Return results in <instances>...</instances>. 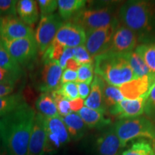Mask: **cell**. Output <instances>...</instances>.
Segmentation results:
<instances>
[{"mask_svg":"<svg viewBox=\"0 0 155 155\" xmlns=\"http://www.w3.org/2000/svg\"><path fill=\"white\" fill-rule=\"evenodd\" d=\"M86 37V32L83 28L71 22H66L58 31L54 40L64 48H75L84 45Z\"/></svg>","mask_w":155,"mask_h":155,"instance_id":"obj_13","label":"cell"},{"mask_svg":"<svg viewBox=\"0 0 155 155\" xmlns=\"http://www.w3.org/2000/svg\"><path fill=\"white\" fill-rule=\"evenodd\" d=\"M45 140V118L36 113L29 141L28 155H44Z\"/></svg>","mask_w":155,"mask_h":155,"instance_id":"obj_16","label":"cell"},{"mask_svg":"<svg viewBox=\"0 0 155 155\" xmlns=\"http://www.w3.org/2000/svg\"><path fill=\"white\" fill-rule=\"evenodd\" d=\"M63 70L58 62L43 63L38 74L39 78H36L35 84L38 90L50 94L58 89L61 86Z\"/></svg>","mask_w":155,"mask_h":155,"instance_id":"obj_11","label":"cell"},{"mask_svg":"<svg viewBox=\"0 0 155 155\" xmlns=\"http://www.w3.org/2000/svg\"><path fill=\"white\" fill-rule=\"evenodd\" d=\"M105 113L83 106L77 114L81 116L87 127L91 129H102L108 127L111 123V119L106 116Z\"/></svg>","mask_w":155,"mask_h":155,"instance_id":"obj_18","label":"cell"},{"mask_svg":"<svg viewBox=\"0 0 155 155\" xmlns=\"http://www.w3.org/2000/svg\"><path fill=\"white\" fill-rule=\"evenodd\" d=\"M26 101L20 93L0 97V119L11 113Z\"/></svg>","mask_w":155,"mask_h":155,"instance_id":"obj_26","label":"cell"},{"mask_svg":"<svg viewBox=\"0 0 155 155\" xmlns=\"http://www.w3.org/2000/svg\"><path fill=\"white\" fill-rule=\"evenodd\" d=\"M153 141H154V146L155 145V137H154V140H153Z\"/></svg>","mask_w":155,"mask_h":155,"instance_id":"obj_47","label":"cell"},{"mask_svg":"<svg viewBox=\"0 0 155 155\" xmlns=\"http://www.w3.org/2000/svg\"><path fill=\"white\" fill-rule=\"evenodd\" d=\"M138 42V37L132 30L119 24L114 31L108 51L119 54L129 53L137 48Z\"/></svg>","mask_w":155,"mask_h":155,"instance_id":"obj_12","label":"cell"},{"mask_svg":"<svg viewBox=\"0 0 155 155\" xmlns=\"http://www.w3.org/2000/svg\"><path fill=\"white\" fill-rule=\"evenodd\" d=\"M21 78L0 67V84L16 85Z\"/></svg>","mask_w":155,"mask_h":155,"instance_id":"obj_38","label":"cell"},{"mask_svg":"<svg viewBox=\"0 0 155 155\" xmlns=\"http://www.w3.org/2000/svg\"><path fill=\"white\" fill-rule=\"evenodd\" d=\"M61 118L66 127L71 139L77 141L83 138L86 132L87 127L78 114L71 113L69 115Z\"/></svg>","mask_w":155,"mask_h":155,"instance_id":"obj_21","label":"cell"},{"mask_svg":"<svg viewBox=\"0 0 155 155\" xmlns=\"http://www.w3.org/2000/svg\"><path fill=\"white\" fill-rule=\"evenodd\" d=\"M76 84L78 91L79 98H81L83 100L86 99L91 91L90 85L86 83H78Z\"/></svg>","mask_w":155,"mask_h":155,"instance_id":"obj_41","label":"cell"},{"mask_svg":"<svg viewBox=\"0 0 155 155\" xmlns=\"http://www.w3.org/2000/svg\"><path fill=\"white\" fill-rule=\"evenodd\" d=\"M68 22L78 25L86 32L107 26L119 25L118 12L111 7L83 8Z\"/></svg>","mask_w":155,"mask_h":155,"instance_id":"obj_4","label":"cell"},{"mask_svg":"<svg viewBox=\"0 0 155 155\" xmlns=\"http://www.w3.org/2000/svg\"><path fill=\"white\" fill-rule=\"evenodd\" d=\"M73 55H74V48H65L63 55H61V58L58 62L60 66L63 69L66 68V63L71 58H73Z\"/></svg>","mask_w":155,"mask_h":155,"instance_id":"obj_39","label":"cell"},{"mask_svg":"<svg viewBox=\"0 0 155 155\" xmlns=\"http://www.w3.org/2000/svg\"><path fill=\"white\" fill-rule=\"evenodd\" d=\"M121 148V142L114 127L98 134L94 142V150L98 155H118Z\"/></svg>","mask_w":155,"mask_h":155,"instance_id":"obj_17","label":"cell"},{"mask_svg":"<svg viewBox=\"0 0 155 155\" xmlns=\"http://www.w3.org/2000/svg\"><path fill=\"white\" fill-rule=\"evenodd\" d=\"M63 25V19L57 14L41 17L35 33V38L40 55H42L52 43L58 31Z\"/></svg>","mask_w":155,"mask_h":155,"instance_id":"obj_8","label":"cell"},{"mask_svg":"<svg viewBox=\"0 0 155 155\" xmlns=\"http://www.w3.org/2000/svg\"><path fill=\"white\" fill-rule=\"evenodd\" d=\"M145 115L153 123L155 122V83L150 89L144 106Z\"/></svg>","mask_w":155,"mask_h":155,"instance_id":"obj_34","label":"cell"},{"mask_svg":"<svg viewBox=\"0 0 155 155\" xmlns=\"http://www.w3.org/2000/svg\"><path fill=\"white\" fill-rule=\"evenodd\" d=\"M118 18L141 41H148L155 33V5L150 2H127L118 10Z\"/></svg>","mask_w":155,"mask_h":155,"instance_id":"obj_2","label":"cell"},{"mask_svg":"<svg viewBox=\"0 0 155 155\" xmlns=\"http://www.w3.org/2000/svg\"><path fill=\"white\" fill-rule=\"evenodd\" d=\"M78 74L76 71H71L70 69H65L63 72L61 79V84L71 82H76Z\"/></svg>","mask_w":155,"mask_h":155,"instance_id":"obj_40","label":"cell"},{"mask_svg":"<svg viewBox=\"0 0 155 155\" xmlns=\"http://www.w3.org/2000/svg\"><path fill=\"white\" fill-rule=\"evenodd\" d=\"M154 155H155V145L154 146Z\"/></svg>","mask_w":155,"mask_h":155,"instance_id":"obj_48","label":"cell"},{"mask_svg":"<svg viewBox=\"0 0 155 155\" xmlns=\"http://www.w3.org/2000/svg\"><path fill=\"white\" fill-rule=\"evenodd\" d=\"M119 139L121 147H124L129 141L137 138L154 140L155 125L148 118L143 116L124 119L118 121L114 127Z\"/></svg>","mask_w":155,"mask_h":155,"instance_id":"obj_5","label":"cell"},{"mask_svg":"<svg viewBox=\"0 0 155 155\" xmlns=\"http://www.w3.org/2000/svg\"><path fill=\"white\" fill-rule=\"evenodd\" d=\"M102 82L101 78L95 75L90 94L88 98L84 101V106L91 109L106 112V108L103 97Z\"/></svg>","mask_w":155,"mask_h":155,"instance_id":"obj_19","label":"cell"},{"mask_svg":"<svg viewBox=\"0 0 155 155\" xmlns=\"http://www.w3.org/2000/svg\"><path fill=\"white\" fill-rule=\"evenodd\" d=\"M15 85L0 84V97L9 96L15 91Z\"/></svg>","mask_w":155,"mask_h":155,"instance_id":"obj_43","label":"cell"},{"mask_svg":"<svg viewBox=\"0 0 155 155\" xmlns=\"http://www.w3.org/2000/svg\"><path fill=\"white\" fill-rule=\"evenodd\" d=\"M35 36L31 27L17 15L0 17V39L3 42H11L19 39Z\"/></svg>","mask_w":155,"mask_h":155,"instance_id":"obj_10","label":"cell"},{"mask_svg":"<svg viewBox=\"0 0 155 155\" xmlns=\"http://www.w3.org/2000/svg\"><path fill=\"white\" fill-rule=\"evenodd\" d=\"M3 43L9 55L20 66L28 68L34 65L39 53L35 36Z\"/></svg>","mask_w":155,"mask_h":155,"instance_id":"obj_6","label":"cell"},{"mask_svg":"<svg viewBox=\"0 0 155 155\" xmlns=\"http://www.w3.org/2000/svg\"><path fill=\"white\" fill-rule=\"evenodd\" d=\"M85 0H58V7L59 16L63 21H69L86 5Z\"/></svg>","mask_w":155,"mask_h":155,"instance_id":"obj_22","label":"cell"},{"mask_svg":"<svg viewBox=\"0 0 155 155\" xmlns=\"http://www.w3.org/2000/svg\"><path fill=\"white\" fill-rule=\"evenodd\" d=\"M57 91L64 98H66L68 101H73L75 98H79L77 84L75 82L61 84V86H60L58 89H57Z\"/></svg>","mask_w":155,"mask_h":155,"instance_id":"obj_33","label":"cell"},{"mask_svg":"<svg viewBox=\"0 0 155 155\" xmlns=\"http://www.w3.org/2000/svg\"><path fill=\"white\" fill-rule=\"evenodd\" d=\"M45 129L46 140L44 155H51L56 153L71 140L61 116L45 118Z\"/></svg>","mask_w":155,"mask_h":155,"instance_id":"obj_7","label":"cell"},{"mask_svg":"<svg viewBox=\"0 0 155 155\" xmlns=\"http://www.w3.org/2000/svg\"><path fill=\"white\" fill-rule=\"evenodd\" d=\"M147 98V96H143L135 100H123L108 108L109 113L119 120L140 116L144 112Z\"/></svg>","mask_w":155,"mask_h":155,"instance_id":"obj_15","label":"cell"},{"mask_svg":"<svg viewBox=\"0 0 155 155\" xmlns=\"http://www.w3.org/2000/svg\"><path fill=\"white\" fill-rule=\"evenodd\" d=\"M103 97L106 108H110L118 103L124 100L121 91L117 86L108 84L103 79Z\"/></svg>","mask_w":155,"mask_h":155,"instance_id":"obj_28","label":"cell"},{"mask_svg":"<svg viewBox=\"0 0 155 155\" xmlns=\"http://www.w3.org/2000/svg\"><path fill=\"white\" fill-rule=\"evenodd\" d=\"M123 55L127 61L129 63L137 78L151 74L150 69L148 68L146 63L143 61L142 58L139 55V54L136 53L135 50L124 53Z\"/></svg>","mask_w":155,"mask_h":155,"instance_id":"obj_27","label":"cell"},{"mask_svg":"<svg viewBox=\"0 0 155 155\" xmlns=\"http://www.w3.org/2000/svg\"><path fill=\"white\" fill-rule=\"evenodd\" d=\"M35 107L38 113L45 118H53L60 116L55 103L50 93H42L35 102Z\"/></svg>","mask_w":155,"mask_h":155,"instance_id":"obj_23","label":"cell"},{"mask_svg":"<svg viewBox=\"0 0 155 155\" xmlns=\"http://www.w3.org/2000/svg\"><path fill=\"white\" fill-rule=\"evenodd\" d=\"M94 73L112 86H119L136 79L123 54L108 51L94 58Z\"/></svg>","mask_w":155,"mask_h":155,"instance_id":"obj_3","label":"cell"},{"mask_svg":"<svg viewBox=\"0 0 155 155\" xmlns=\"http://www.w3.org/2000/svg\"><path fill=\"white\" fill-rule=\"evenodd\" d=\"M94 63L81 65L77 71L78 78L76 83H86L91 85L94 80Z\"/></svg>","mask_w":155,"mask_h":155,"instance_id":"obj_32","label":"cell"},{"mask_svg":"<svg viewBox=\"0 0 155 155\" xmlns=\"http://www.w3.org/2000/svg\"><path fill=\"white\" fill-rule=\"evenodd\" d=\"M1 141H2V139H1V137H0V146H1V144H2V143H1Z\"/></svg>","mask_w":155,"mask_h":155,"instance_id":"obj_46","label":"cell"},{"mask_svg":"<svg viewBox=\"0 0 155 155\" xmlns=\"http://www.w3.org/2000/svg\"><path fill=\"white\" fill-rule=\"evenodd\" d=\"M0 67L20 77L21 78H22L24 73L22 67L9 55L1 39H0Z\"/></svg>","mask_w":155,"mask_h":155,"instance_id":"obj_24","label":"cell"},{"mask_svg":"<svg viewBox=\"0 0 155 155\" xmlns=\"http://www.w3.org/2000/svg\"><path fill=\"white\" fill-rule=\"evenodd\" d=\"M73 58L80 65H84V64L94 63V58L87 51L85 45H81L74 48Z\"/></svg>","mask_w":155,"mask_h":155,"instance_id":"obj_35","label":"cell"},{"mask_svg":"<svg viewBox=\"0 0 155 155\" xmlns=\"http://www.w3.org/2000/svg\"><path fill=\"white\" fill-rule=\"evenodd\" d=\"M135 51L146 63L151 74L155 77V42L139 45Z\"/></svg>","mask_w":155,"mask_h":155,"instance_id":"obj_25","label":"cell"},{"mask_svg":"<svg viewBox=\"0 0 155 155\" xmlns=\"http://www.w3.org/2000/svg\"><path fill=\"white\" fill-rule=\"evenodd\" d=\"M80 66L81 65L75 61L74 58H71V59L68 60L66 63V69H70L71 71H76V72Z\"/></svg>","mask_w":155,"mask_h":155,"instance_id":"obj_44","label":"cell"},{"mask_svg":"<svg viewBox=\"0 0 155 155\" xmlns=\"http://www.w3.org/2000/svg\"><path fill=\"white\" fill-rule=\"evenodd\" d=\"M65 48L54 40L42 55V63L58 62L63 55Z\"/></svg>","mask_w":155,"mask_h":155,"instance_id":"obj_30","label":"cell"},{"mask_svg":"<svg viewBox=\"0 0 155 155\" xmlns=\"http://www.w3.org/2000/svg\"><path fill=\"white\" fill-rule=\"evenodd\" d=\"M116 26H107L86 32L85 47L93 58L109 50Z\"/></svg>","mask_w":155,"mask_h":155,"instance_id":"obj_9","label":"cell"},{"mask_svg":"<svg viewBox=\"0 0 155 155\" xmlns=\"http://www.w3.org/2000/svg\"><path fill=\"white\" fill-rule=\"evenodd\" d=\"M50 94L55 103L58 114L61 117H64L72 113L70 107L69 101L64 98L57 90L50 93Z\"/></svg>","mask_w":155,"mask_h":155,"instance_id":"obj_31","label":"cell"},{"mask_svg":"<svg viewBox=\"0 0 155 155\" xmlns=\"http://www.w3.org/2000/svg\"><path fill=\"white\" fill-rule=\"evenodd\" d=\"M154 83L155 77L150 74L134 79L117 87L124 98L128 100H135L148 96L150 89Z\"/></svg>","mask_w":155,"mask_h":155,"instance_id":"obj_14","label":"cell"},{"mask_svg":"<svg viewBox=\"0 0 155 155\" xmlns=\"http://www.w3.org/2000/svg\"><path fill=\"white\" fill-rule=\"evenodd\" d=\"M17 12L19 19L28 26H32L39 19V9L37 1L20 0L17 2Z\"/></svg>","mask_w":155,"mask_h":155,"instance_id":"obj_20","label":"cell"},{"mask_svg":"<svg viewBox=\"0 0 155 155\" xmlns=\"http://www.w3.org/2000/svg\"><path fill=\"white\" fill-rule=\"evenodd\" d=\"M0 155H11L3 144L0 146Z\"/></svg>","mask_w":155,"mask_h":155,"instance_id":"obj_45","label":"cell"},{"mask_svg":"<svg viewBox=\"0 0 155 155\" xmlns=\"http://www.w3.org/2000/svg\"><path fill=\"white\" fill-rule=\"evenodd\" d=\"M17 1L0 0V17L17 15Z\"/></svg>","mask_w":155,"mask_h":155,"instance_id":"obj_36","label":"cell"},{"mask_svg":"<svg viewBox=\"0 0 155 155\" xmlns=\"http://www.w3.org/2000/svg\"><path fill=\"white\" fill-rule=\"evenodd\" d=\"M37 2L40 7L41 17L52 15L58 8L56 0H38Z\"/></svg>","mask_w":155,"mask_h":155,"instance_id":"obj_37","label":"cell"},{"mask_svg":"<svg viewBox=\"0 0 155 155\" xmlns=\"http://www.w3.org/2000/svg\"><path fill=\"white\" fill-rule=\"evenodd\" d=\"M69 103L71 111L74 112V113H78L84 105V101L81 99V98H75L73 101H69Z\"/></svg>","mask_w":155,"mask_h":155,"instance_id":"obj_42","label":"cell"},{"mask_svg":"<svg viewBox=\"0 0 155 155\" xmlns=\"http://www.w3.org/2000/svg\"><path fill=\"white\" fill-rule=\"evenodd\" d=\"M121 155H154V151L148 141L141 139L134 143Z\"/></svg>","mask_w":155,"mask_h":155,"instance_id":"obj_29","label":"cell"},{"mask_svg":"<svg viewBox=\"0 0 155 155\" xmlns=\"http://www.w3.org/2000/svg\"><path fill=\"white\" fill-rule=\"evenodd\" d=\"M36 113L26 102L0 119V137L11 155H28Z\"/></svg>","mask_w":155,"mask_h":155,"instance_id":"obj_1","label":"cell"}]
</instances>
